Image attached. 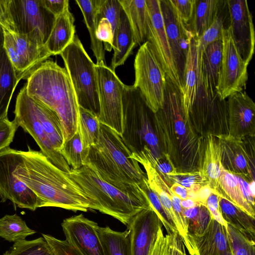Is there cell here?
<instances>
[{"label":"cell","mask_w":255,"mask_h":255,"mask_svg":"<svg viewBox=\"0 0 255 255\" xmlns=\"http://www.w3.org/2000/svg\"><path fill=\"white\" fill-rule=\"evenodd\" d=\"M24 85L27 94L58 116L63 143L77 130L79 105L68 72L56 62L47 60L35 69Z\"/></svg>","instance_id":"2"},{"label":"cell","mask_w":255,"mask_h":255,"mask_svg":"<svg viewBox=\"0 0 255 255\" xmlns=\"http://www.w3.org/2000/svg\"><path fill=\"white\" fill-rule=\"evenodd\" d=\"M84 17V22L89 31L91 45L94 56L96 59V64L105 61V52L103 43L97 38V31L99 21V9L101 0H76Z\"/></svg>","instance_id":"26"},{"label":"cell","mask_w":255,"mask_h":255,"mask_svg":"<svg viewBox=\"0 0 255 255\" xmlns=\"http://www.w3.org/2000/svg\"><path fill=\"white\" fill-rule=\"evenodd\" d=\"M224 0H195L189 29L199 39L212 24Z\"/></svg>","instance_id":"30"},{"label":"cell","mask_w":255,"mask_h":255,"mask_svg":"<svg viewBox=\"0 0 255 255\" xmlns=\"http://www.w3.org/2000/svg\"><path fill=\"white\" fill-rule=\"evenodd\" d=\"M35 233L16 214L6 215L0 219V237L9 242L24 240Z\"/></svg>","instance_id":"36"},{"label":"cell","mask_w":255,"mask_h":255,"mask_svg":"<svg viewBox=\"0 0 255 255\" xmlns=\"http://www.w3.org/2000/svg\"><path fill=\"white\" fill-rule=\"evenodd\" d=\"M100 105L99 119L121 136L123 132V92L125 84L106 63L95 64Z\"/></svg>","instance_id":"9"},{"label":"cell","mask_w":255,"mask_h":255,"mask_svg":"<svg viewBox=\"0 0 255 255\" xmlns=\"http://www.w3.org/2000/svg\"><path fill=\"white\" fill-rule=\"evenodd\" d=\"M28 149L18 150L13 174L37 196L40 207H55L74 212L91 210L90 200L67 173L41 151L29 146Z\"/></svg>","instance_id":"1"},{"label":"cell","mask_w":255,"mask_h":255,"mask_svg":"<svg viewBox=\"0 0 255 255\" xmlns=\"http://www.w3.org/2000/svg\"><path fill=\"white\" fill-rule=\"evenodd\" d=\"M4 31V48L19 81L26 80L35 69L52 56L38 29L26 34L5 29Z\"/></svg>","instance_id":"7"},{"label":"cell","mask_w":255,"mask_h":255,"mask_svg":"<svg viewBox=\"0 0 255 255\" xmlns=\"http://www.w3.org/2000/svg\"><path fill=\"white\" fill-rule=\"evenodd\" d=\"M130 255H148L162 224L153 208L141 210L127 226Z\"/></svg>","instance_id":"18"},{"label":"cell","mask_w":255,"mask_h":255,"mask_svg":"<svg viewBox=\"0 0 255 255\" xmlns=\"http://www.w3.org/2000/svg\"><path fill=\"white\" fill-rule=\"evenodd\" d=\"M148 12L147 41L160 63L166 77L181 91L182 85L169 45L159 0H146Z\"/></svg>","instance_id":"14"},{"label":"cell","mask_w":255,"mask_h":255,"mask_svg":"<svg viewBox=\"0 0 255 255\" xmlns=\"http://www.w3.org/2000/svg\"><path fill=\"white\" fill-rule=\"evenodd\" d=\"M3 255H54V254L42 237L31 241L25 239L17 241Z\"/></svg>","instance_id":"39"},{"label":"cell","mask_w":255,"mask_h":255,"mask_svg":"<svg viewBox=\"0 0 255 255\" xmlns=\"http://www.w3.org/2000/svg\"><path fill=\"white\" fill-rule=\"evenodd\" d=\"M7 2L14 32L26 34L38 29L46 43L55 16L46 8L43 0H7Z\"/></svg>","instance_id":"13"},{"label":"cell","mask_w":255,"mask_h":255,"mask_svg":"<svg viewBox=\"0 0 255 255\" xmlns=\"http://www.w3.org/2000/svg\"><path fill=\"white\" fill-rule=\"evenodd\" d=\"M240 137L231 135L220 137L223 167L245 178L251 175V160Z\"/></svg>","instance_id":"22"},{"label":"cell","mask_w":255,"mask_h":255,"mask_svg":"<svg viewBox=\"0 0 255 255\" xmlns=\"http://www.w3.org/2000/svg\"><path fill=\"white\" fill-rule=\"evenodd\" d=\"M219 205L222 216L227 224L255 238V218L220 196Z\"/></svg>","instance_id":"33"},{"label":"cell","mask_w":255,"mask_h":255,"mask_svg":"<svg viewBox=\"0 0 255 255\" xmlns=\"http://www.w3.org/2000/svg\"><path fill=\"white\" fill-rule=\"evenodd\" d=\"M19 81L3 47L0 48V120L7 117L9 103Z\"/></svg>","instance_id":"29"},{"label":"cell","mask_w":255,"mask_h":255,"mask_svg":"<svg viewBox=\"0 0 255 255\" xmlns=\"http://www.w3.org/2000/svg\"><path fill=\"white\" fill-rule=\"evenodd\" d=\"M215 192L217 191L214 190L209 184L204 185L195 193V201L205 206L209 197L212 193Z\"/></svg>","instance_id":"54"},{"label":"cell","mask_w":255,"mask_h":255,"mask_svg":"<svg viewBox=\"0 0 255 255\" xmlns=\"http://www.w3.org/2000/svg\"><path fill=\"white\" fill-rule=\"evenodd\" d=\"M42 237L51 247L54 255H84L79 250L71 245L65 240L58 239L49 235Z\"/></svg>","instance_id":"45"},{"label":"cell","mask_w":255,"mask_h":255,"mask_svg":"<svg viewBox=\"0 0 255 255\" xmlns=\"http://www.w3.org/2000/svg\"><path fill=\"white\" fill-rule=\"evenodd\" d=\"M101 124L98 115L79 106L77 129L84 150L89 151L91 146L97 144Z\"/></svg>","instance_id":"34"},{"label":"cell","mask_w":255,"mask_h":255,"mask_svg":"<svg viewBox=\"0 0 255 255\" xmlns=\"http://www.w3.org/2000/svg\"><path fill=\"white\" fill-rule=\"evenodd\" d=\"M18 126L8 118L0 120V151L9 147Z\"/></svg>","instance_id":"46"},{"label":"cell","mask_w":255,"mask_h":255,"mask_svg":"<svg viewBox=\"0 0 255 255\" xmlns=\"http://www.w3.org/2000/svg\"><path fill=\"white\" fill-rule=\"evenodd\" d=\"M18 150L9 147L0 151V197L1 202L9 200L20 208L35 211L40 207L37 196L14 174Z\"/></svg>","instance_id":"12"},{"label":"cell","mask_w":255,"mask_h":255,"mask_svg":"<svg viewBox=\"0 0 255 255\" xmlns=\"http://www.w3.org/2000/svg\"><path fill=\"white\" fill-rule=\"evenodd\" d=\"M171 191L181 200L188 198L189 189H187L178 183H174L170 187Z\"/></svg>","instance_id":"56"},{"label":"cell","mask_w":255,"mask_h":255,"mask_svg":"<svg viewBox=\"0 0 255 255\" xmlns=\"http://www.w3.org/2000/svg\"><path fill=\"white\" fill-rule=\"evenodd\" d=\"M140 186L146 193L152 208L158 216L167 234L178 232L171 219L164 209L158 197L150 189L147 177L144 179Z\"/></svg>","instance_id":"42"},{"label":"cell","mask_w":255,"mask_h":255,"mask_svg":"<svg viewBox=\"0 0 255 255\" xmlns=\"http://www.w3.org/2000/svg\"><path fill=\"white\" fill-rule=\"evenodd\" d=\"M243 194L247 201L255 208V195L251 192L249 183L245 178L237 175Z\"/></svg>","instance_id":"55"},{"label":"cell","mask_w":255,"mask_h":255,"mask_svg":"<svg viewBox=\"0 0 255 255\" xmlns=\"http://www.w3.org/2000/svg\"><path fill=\"white\" fill-rule=\"evenodd\" d=\"M13 121L35 140L41 152L60 170L69 173L71 169L61 154L56 150L33 110L31 97L25 86L18 93L15 102Z\"/></svg>","instance_id":"11"},{"label":"cell","mask_w":255,"mask_h":255,"mask_svg":"<svg viewBox=\"0 0 255 255\" xmlns=\"http://www.w3.org/2000/svg\"><path fill=\"white\" fill-rule=\"evenodd\" d=\"M222 167V150L220 144L214 136L209 135L205 149L203 166L201 171L208 180L211 187L218 193Z\"/></svg>","instance_id":"32"},{"label":"cell","mask_w":255,"mask_h":255,"mask_svg":"<svg viewBox=\"0 0 255 255\" xmlns=\"http://www.w3.org/2000/svg\"><path fill=\"white\" fill-rule=\"evenodd\" d=\"M151 112L139 90L133 85H125L123 92L121 137L131 152L142 150L144 142L152 154L155 153L157 142L149 125V114Z\"/></svg>","instance_id":"6"},{"label":"cell","mask_w":255,"mask_h":255,"mask_svg":"<svg viewBox=\"0 0 255 255\" xmlns=\"http://www.w3.org/2000/svg\"><path fill=\"white\" fill-rule=\"evenodd\" d=\"M222 39L211 43L204 50L201 63V84L216 95L222 57Z\"/></svg>","instance_id":"24"},{"label":"cell","mask_w":255,"mask_h":255,"mask_svg":"<svg viewBox=\"0 0 255 255\" xmlns=\"http://www.w3.org/2000/svg\"><path fill=\"white\" fill-rule=\"evenodd\" d=\"M134 69L133 86L139 90L147 106L155 114L163 106L166 76L148 41L140 46Z\"/></svg>","instance_id":"8"},{"label":"cell","mask_w":255,"mask_h":255,"mask_svg":"<svg viewBox=\"0 0 255 255\" xmlns=\"http://www.w3.org/2000/svg\"><path fill=\"white\" fill-rule=\"evenodd\" d=\"M178 183L183 187L197 192L199 188L209 181L202 174L201 171L194 172L181 173L177 172L169 178V182Z\"/></svg>","instance_id":"44"},{"label":"cell","mask_w":255,"mask_h":255,"mask_svg":"<svg viewBox=\"0 0 255 255\" xmlns=\"http://www.w3.org/2000/svg\"><path fill=\"white\" fill-rule=\"evenodd\" d=\"M199 204L198 203L189 198L181 200L180 202L181 206L183 209L191 208Z\"/></svg>","instance_id":"57"},{"label":"cell","mask_w":255,"mask_h":255,"mask_svg":"<svg viewBox=\"0 0 255 255\" xmlns=\"http://www.w3.org/2000/svg\"><path fill=\"white\" fill-rule=\"evenodd\" d=\"M168 243V235H164L161 228L156 238L152 244L148 255H165Z\"/></svg>","instance_id":"51"},{"label":"cell","mask_w":255,"mask_h":255,"mask_svg":"<svg viewBox=\"0 0 255 255\" xmlns=\"http://www.w3.org/2000/svg\"><path fill=\"white\" fill-rule=\"evenodd\" d=\"M31 102L37 118L54 148L60 152L63 144V134L58 116L54 111L31 97Z\"/></svg>","instance_id":"31"},{"label":"cell","mask_w":255,"mask_h":255,"mask_svg":"<svg viewBox=\"0 0 255 255\" xmlns=\"http://www.w3.org/2000/svg\"><path fill=\"white\" fill-rule=\"evenodd\" d=\"M71 81L79 106L99 116L100 105L95 63L78 35L60 54Z\"/></svg>","instance_id":"5"},{"label":"cell","mask_w":255,"mask_h":255,"mask_svg":"<svg viewBox=\"0 0 255 255\" xmlns=\"http://www.w3.org/2000/svg\"><path fill=\"white\" fill-rule=\"evenodd\" d=\"M203 51L199 49L197 39L192 34L188 46L184 69L182 104L185 119L192 113L197 91L201 85L199 79Z\"/></svg>","instance_id":"19"},{"label":"cell","mask_w":255,"mask_h":255,"mask_svg":"<svg viewBox=\"0 0 255 255\" xmlns=\"http://www.w3.org/2000/svg\"><path fill=\"white\" fill-rule=\"evenodd\" d=\"M0 25L10 32L13 31V27L9 15L7 0H0Z\"/></svg>","instance_id":"53"},{"label":"cell","mask_w":255,"mask_h":255,"mask_svg":"<svg viewBox=\"0 0 255 255\" xmlns=\"http://www.w3.org/2000/svg\"><path fill=\"white\" fill-rule=\"evenodd\" d=\"M74 21L69 7L55 17L50 34L45 44L52 55H60L73 40L75 35Z\"/></svg>","instance_id":"23"},{"label":"cell","mask_w":255,"mask_h":255,"mask_svg":"<svg viewBox=\"0 0 255 255\" xmlns=\"http://www.w3.org/2000/svg\"><path fill=\"white\" fill-rule=\"evenodd\" d=\"M218 193L234 206L247 214L255 218V208L245 198L236 174L222 168L219 180Z\"/></svg>","instance_id":"28"},{"label":"cell","mask_w":255,"mask_h":255,"mask_svg":"<svg viewBox=\"0 0 255 255\" xmlns=\"http://www.w3.org/2000/svg\"><path fill=\"white\" fill-rule=\"evenodd\" d=\"M61 226L65 240L84 255H106L96 222L81 214L65 219Z\"/></svg>","instance_id":"17"},{"label":"cell","mask_w":255,"mask_h":255,"mask_svg":"<svg viewBox=\"0 0 255 255\" xmlns=\"http://www.w3.org/2000/svg\"><path fill=\"white\" fill-rule=\"evenodd\" d=\"M187 255H189V254H187Z\"/></svg>","instance_id":"59"},{"label":"cell","mask_w":255,"mask_h":255,"mask_svg":"<svg viewBox=\"0 0 255 255\" xmlns=\"http://www.w3.org/2000/svg\"><path fill=\"white\" fill-rule=\"evenodd\" d=\"M159 1L169 45L183 87L186 55L193 33L181 20L170 0Z\"/></svg>","instance_id":"16"},{"label":"cell","mask_w":255,"mask_h":255,"mask_svg":"<svg viewBox=\"0 0 255 255\" xmlns=\"http://www.w3.org/2000/svg\"><path fill=\"white\" fill-rule=\"evenodd\" d=\"M222 57L216 93L220 100H226L246 89L248 66L239 54L229 27L222 30Z\"/></svg>","instance_id":"10"},{"label":"cell","mask_w":255,"mask_h":255,"mask_svg":"<svg viewBox=\"0 0 255 255\" xmlns=\"http://www.w3.org/2000/svg\"><path fill=\"white\" fill-rule=\"evenodd\" d=\"M168 235V243L165 255H187L185 247L178 232Z\"/></svg>","instance_id":"50"},{"label":"cell","mask_w":255,"mask_h":255,"mask_svg":"<svg viewBox=\"0 0 255 255\" xmlns=\"http://www.w3.org/2000/svg\"><path fill=\"white\" fill-rule=\"evenodd\" d=\"M98 233L106 255H130L127 230L119 232L99 226Z\"/></svg>","instance_id":"35"},{"label":"cell","mask_w":255,"mask_h":255,"mask_svg":"<svg viewBox=\"0 0 255 255\" xmlns=\"http://www.w3.org/2000/svg\"><path fill=\"white\" fill-rule=\"evenodd\" d=\"M97 36L103 43L105 50L111 52L113 47L114 34L111 23L105 18H101L99 21Z\"/></svg>","instance_id":"48"},{"label":"cell","mask_w":255,"mask_h":255,"mask_svg":"<svg viewBox=\"0 0 255 255\" xmlns=\"http://www.w3.org/2000/svg\"><path fill=\"white\" fill-rule=\"evenodd\" d=\"M188 237L194 255H233L226 227L213 218L203 234Z\"/></svg>","instance_id":"20"},{"label":"cell","mask_w":255,"mask_h":255,"mask_svg":"<svg viewBox=\"0 0 255 255\" xmlns=\"http://www.w3.org/2000/svg\"><path fill=\"white\" fill-rule=\"evenodd\" d=\"M226 3L233 40L243 60L249 65L255 52V32L248 1L227 0Z\"/></svg>","instance_id":"15"},{"label":"cell","mask_w":255,"mask_h":255,"mask_svg":"<svg viewBox=\"0 0 255 255\" xmlns=\"http://www.w3.org/2000/svg\"><path fill=\"white\" fill-rule=\"evenodd\" d=\"M182 22L189 29L192 20L195 0H170Z\"/></svg>","instance_id":"47"},{"label":"cell","mask_w":255,"mask_h":255,"mask_svg":"<svg viewBox=\"0 0 255 255\" xmlns=\"http://www.w3.org/2000/svg\"><path fill=\"white\" fill-rule=\"evenodd\" d=\"M137 45L127 15L122 8L118 30L113 43L114 54L110 68L115 71L116 68L124 65Z\"/></svg>","instance_id":"27"},{"label":"cell","mask_w":255,"mask_h":255,"mask_svg":"<svg viewBox=\"0 0 255 255\" xmlns=\"http://www.w3.org/2000/svg\"><path fill=\"white\" fill-rule=\"evenodd\" d=\"M43 2L46 8L55 17L69 7L68 0H43Z\"/></svg>","instance_id":"52"},{"label":"cell","mask_w":255,"mask_h":255,"mask_svg":"<svg viewBox=\"0 0 255 255\" xmlns=\"http://www.w3.org/2000/svg\"><path fill=\"white\" fill-rule=\"evenodd\" d=\"M220 10L210 27L199 39H197L199 49L204 51L208 45L212 42L222 39V30L224 26V11L226 1H224Z\"/></svg>","instance_id":"41"},{"label":"cell","mask_w":255,"mask_h":255,"mask_svg":"<svg viewBox=\"0 0 255 255\" xmlns=\"http://www.w3.org/2000/svg\"><path fill=\"white\" fill-rule=\"evenodd\" d=\"M220 196L218 192L212 193L209 197L205 207L210 212L212 218L221 225L227 227V224L224 220L219 205Z\"/></svg>","instance_id":"49"},{"label":"cell","mask_w":255,"mask_h":255,"mask_svg":"<svg viewBox=\"0 0 255 255\" xmlns=\"http://www.w3.org/2000/svg\"><path fill=\"white\" fill-rule=\"evenodd\" d=\"M4 31L3 28L0 25V48L4 47Z\"/></svg>","instance_id":"58"},{"label":"cell","mask_w":255,"mask_h":255,"mask_svg":"<svg viewBox=\"0 0 255 255\" xmlns=\"http://www.w3.org/2000/svg\"><path fill=\"white\" fill-rule=\"evenodd\" d=\"M129 23L134 39L140 46L147 41L149 15L146 0H119Z\"/></svg>","instance_id":"25"},{"label":"cell","mask_w":255,"mask_h":255,"mask_svg":"<svg viewBox=\"0 0 255 255\" xmlns=\"http://www.w3.org/2000/svg\"><path fill=\"white\" fill-rule=\"evenodd\" d=\"M122 9L119 0H101L99 9V20L105 18L111 23L114 34L113 43L118 30Z\"/></svg>","instance_id":"43"},{"label":"cell","mask_w":255,"mask_h":255,"mask_svg":"<svg viewBox=\"0 0 255 255\" xmlns=\"http://www.w3.org/2000/svg\"><path fill=\"white\" fill-rule=\"evenodd\" d=\"M228 98L231 129L240 137L250 131L255 123V104L245 91Z\"/></svg>","instance_id":"21"},{"label":"cell","mask_w":255,"mask_h":255,"mask_svg":"<svg viewBox=\"0 0 255 255\" xmlns=\"http://www.w3.org/2000/svg\"><path fill=\"white\" fill-rule=\"evenodd\" d=\"M88 152L83 148L78 129L74 135L63 144L60 150L71 170H77L86 165Z\"/></svg>","instance_id":"37"},{"label":"cell","mask_w":255,"mask_h":255,"mask_svg":"<svg viewBox=\"0 0 255 255\" xmlns=\"http://www.w3.org/2000/svg\"><path fill=\"white\" fill-rule=\"evenodd\" d=\"M226 229L233 255H255L254 238L228 224Z\"/></svg>","instance_id":"40"},{"label":"cell","mask_w":255,"mask_h":255,"mask_svg":"<svg viewBox=\"0 0 255 255\" xmlns=\"http://www.w3.org/2000/svg\"><path fill=\"white\" fill-rule=\"evenodd\" d=\"M131 153L116 131L101 124L98 141L89 148L86 165L119 189L140 193V185L147 177Z\"/></svg>","instance_id":"3"},{"label":"cell","mask_w":255,"mask_h":255,"mask_svg":"<svg viewBox=\"0 0 255 255\" xmlns=\"http://www.w3.org/2000/svg\"><path fill=\"white\" fill-rule=\"evenodd\" d=\"M187 223L188 235L200 236L207 229L212 217L208 209L199 204L189 209H183Z\"/></svg>","instance_id":"38"},{"label":"cell","mask_w":255,"mask_h":255,"mask_svg":"<svg viewBox=\"0 0 255 255\" xmlns=\"http://www.w3.org/2000/svg\"><path fill=\"white\" fill-rule=\"evenodd\" d=\"M67 175L88 197L91 210L110 215L126 226L141 210L152 207L143 190L138 193L123 191L87 165L71 170Z\"/></svg>","instance_id":"4"}]
</instances>
